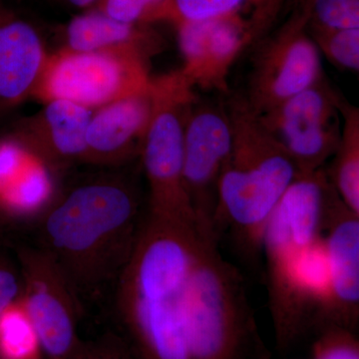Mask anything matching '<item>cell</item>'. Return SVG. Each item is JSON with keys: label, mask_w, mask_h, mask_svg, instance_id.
Returning a JSON list of instances; mask_svg holds the SVG:
<instances>
[{"label": "cell", "mask_w": 359, "mask_h": 359, "mask_svg": "<svg viewBox=\"0 0 359 359\" xmlns=\"http://www.w3.org/2000/svg\"><path fill=\"white\" fill-rule=\"evenodd\" d=\"M148 59L134 50L61 48L48 55L32 95L43 103L61 99L95 110L147 87Z\"/></svg>", "instance_id": "cell-6"}, {"label": "cell", "mask_w": 359, "mask_h": 359, "mask_svg": "<svg viewBox=\"0 0 359 359\" xmlns=\"http://www.w3.org/2000/svg\"><path fill=\"white\" fill-rule=\"evenodd\" d=\"M0 359H45L39 334L20 299L0 311Z\"/></svg>", "instance_id": "cell-19"}, {"label": "cell", "mask_w": 359, "mask_h": 359, "mask_svg": "<svg viewBox=\"0 0 359 359\" xmlns=\"http://www.w3.org/2000/svg\"><path fill=\"white\" fill-rule=\"evenodd\" d=\"M153 112L140 157L148 184L146 217L176 224H195L183 169L184 128L197 91L181 71L151 79Z\"/></svg>", "instance_id": "cell-5"}, {"label": "cell", "mask_w": 359, "mask_h": 359, "mask_svg": "<svg viewBox=\"0 0 359 359\" xmlns=\"http://www.w3.org/2000/svg\"><path fill=\"white\" fill-rule=\"evenodd\" d=\"M50 171V168L32 156L13 185L0 194V208L4 215L20 219L41 217L53 202Z\"/></svg>", "instance_id": "cell-18"}, {"label": "cell", "mask_w": 359, "mask_h": 359, "mask_svg": "<svg viewBox=\"0 0 359 359\" xmlns=\"http://www.w3.org/2000/svg\"><path fill=\"white\" fill-rule=\"evenodd\" d=\"M248 4L271 9L276 0H169L162 21H204L240 13Z\"/></svg>", "instance_id": "cell-20"}, {"label": "cell", "mask_w": 359, "mask_h": 359, "mask_svg": "<svg viewBox=\"0 0 359 359\" xmlns=\"http://www.w3.org/2000/svg\"><path fill=\"white\" fill-rule=\"evenodd\" d=\"M92 111L67 100L48 101L21 123L13 139L51 170L84 162Z\"/></svg>", "instance_id": "cell-14"}, {"label": "cell", "mask_w": 359, "mask_h": 359, "mask_svg": "<svg viewBox=\"0 0 359 359\" xmlns=\"http://www.w3.org/2000/svg\"><path fill=\"white\" fill-rule=\"evenodd\" d=\"M313 359H359V342L354 330L327 327L318 332Z\"/></svg>", "instance_id": "cell-24"}, {"label": "cell", "mask_w": 359, "mask_h": 359, "mask_svg": "<svg viewBox=\"0 0 359 359\" xmlns=\"http://www.w3.org/2000/svg\"><path fill=\"white\" fill-rule=\"evenodd\" d=\"M231 145L219 176L212 228L243 259L257 264L266 224L299 170L241 93L224 95Z\"/></svg>", "instance_id": "cell-4"}, {"label": "cell", "mask_w": 359, "mask_h": 359, "mask_svg": "<svg viewBox=\"0 0 359 359\" xmlns=\"http://www.w3.org/2000/svg\"><path fill=\"white\" fill-rule=\"evenodd\" d=\"M152 112L151 81L145 88L92 111L84 162L118 166L140 156Z\"/></svg>", "instance_id": "cell-13"}, {"label": "cell", "mask_w": 359, "mask_h": 359, "mask_svg": "<svg viewBox=\"0 0 359 359\" xmlns=\"http://www.w3.org/2000/svg\"><path fill=\"white\" fill-rule=\"evenodd\" d=\"M183 67L180 69L195 91L226 95L229 75L245 47L259 37L263 22L241 13L204 21L175 23Z\"/></svg>", "instance_id": "cell-11"}, {"label": "cell", "mask_w": 359, "mask_h": 359, "mask_svg": "<svg viewBox=\"0 0 359 359\" xmlns=\"http://www.w3.org/2000/svg\"><path fill=\"white\" fill-rule=\"evenodd\" d=\"M341 98L323 77L268 112L257 114L294 161L299 175L323 169L334 154L341 134Z\"/></svg>", "instance_id": "cell-7"}, {"label": "cell", "mask_w": 359, "mask_h": 359, "mask_svg": "<svg viewBox=\"0 0 359 359\" xmlns=\"http://www.w3.org/2000/svg\"><path fill=\"white\" fill-rule=\"evenodd\" d=\"M20 299L32 318L45 359H69L79 346L77 323L83 304L62 271L39 247H20Z\"/></svg>", "instance_id": "cell-9"}, {"label": "cell", "mask_w": 359, "mask_h": 359, "mask_svg": "<svg viewBox=\"0 0 359 359\" xmlns=\"http://www.w3.org/2000/svg\"><path fill=\"white\" fill-rule=\"evenodd\" d=\"M205 224L164 223L145 215L115 285L117 313L138 359H191L193 269Z\"/></svg>", "instance_id": "cell-1"}, {"label": "cell", "mask_w": 359, "mask_h": 359, "mask_svg": "<svg viewBox=\"0 0 359 359\" xmlns=\"http://www.w3.org/2000/svg\"><path fill=\"white\" fill-rule=\"evenodd\" d=\"M69 359H138L126 339L113 334L80 341Z\"/></svg>", "instance_id": "cell-25"}, {"label": "cell", "mask_w": 359, "mask_h": 359, "mask_svg": "<svg viewBox=\"0 0 359 359\" xmlns=\"http://www.w3.org/2000/svg\"><path fill=\"white\" fill-rule=\"evenodd\" d=\"M47 58L36 29L0 4V109L32 95Z\"/></svg>", "instance_id": "cell-15"}, {"label": "cell", "mask_w": 359, "mask_h": 359, "mask_svg": "<svg viewBox=\"0 0 359 359\" xmlns=\"http://www.w3.org/2000/svg\"><path fill=\"white\" fill-rule=\"evenodd\" d=\"M337 195L325 168L301 175L271 214L263 238L269 306L282 349L316 323L327 302L325 229Z\"/></svg>", "instance_id": "cell-3"}, {"label": "cell", "mask_w": 359, "mask_h": 359, "mask_svg": "<svg viewBox=\"0 0 359 359\" xmlns=\"http://www.w3.org/2000/svg\"><path fill=\"white\" fill-rule=\"evenodd\" d=\"M328 290L316 332L327 327L355 332L359 318V216L335 195L325 229Z\"/></svg>", "instance_id": "cell-12"}, {"label": "cell", "mask_w": 359, "mask_h": 359, "mask_svg": "<svg viewBox=\"0 0 359 359\" xmlns=\"http://www.w3.org/2000/svg\"><path fill=\"white\" fill-rule=\"evenodd\" d=\"M231 145L224 95L202 98L196 94L184 128L183 169L187 194L199 219L212 223L219 176Z\"/></svg>", "instance_id": "cell-10"}, {"label": "cell", "mask_w": 359, "mask_h": 359, "mask_svg": "<svg viewBox=\"0 0 359 359\" xmlns=\"http://www.w3.org/2000/svg\"><path fill=\"white\" fill-rule=\"evenodd\" d=\"M309 35L325 57L339 69L359 70V28L325 29L309 26Z\"/></svg>", "instance_id": "cell-21"}, {"label": "cell", "mask_w": 359, "mask_h": 359, "mask_svg": "<svg viewBox=\"0 0 359 359\" xmlns=\"http://www.w3.org/2000/svg\"><path fill=\"white\" fill-rule=\"evenodd\" d=\"M63 48L73 51L134 50L150 57L160 47V39L146 25H129L88 9L74 16L65 32Z\"/></svg>", "instance_id": "cell-16"}, {"label": "cell", "mask_w": 359, "mask_h": 359, "mask_svg": "<svg viewBox=\"0 0 359 359\" xmlns=\"http://www.w3.org/2000/svg\"><path fill=\"white\" fill-rule=\"evenodd\" d=\"M22 278L20 266L6 255L0 254V311L20 299Z\"/></svg>", "instance_id": "cell-27"}, {"label": "cell", "mask_w": 359, "mask_h": 359, "mask_svg": "<svg viewBox=\"0 0 359 359\" xmlns=\"http://www.w3.org/2000/svg\"><path fill=\"white\" fill-rule=\"evenodd\" d=\"M66 1L76 8L88 11V9L94 8L100 0H66Z\"/></svg>", "instance_id": "cell-28"}, {"label": "cell", "mask_w": 359, "mask_h": 359, "mask_svg": "<svg viewBox=\"0 0 359 359\" xmlns=\"http://www.w3.org/2000/svg\"><path fill=\"white\" fill-rule=\"evenodd\" d=\"M4 216H6V215H4V212H2L1 208H0V224H2V219H4Z\"/></svg>", "instance_id": "cell-29"}, {"label": "cell", "mask_w": 359, "mask_h": 359, "mask_svg": "<svg viewBox=\"0 0 359 359\" xmlns=\"http://www.w3.org/2000/svg\"><path fill=\"white\" fill-rule=\"evenodd\" d=\"M341 134L325 173L344 205L359 216V110L342 96Z\"/></svg>", "instance_id": "cell-17"}, {"label": "cell", "mask_w": 359, "mask_h": 359, "mask_svg": "<svg viewBox=\"0 0 359 359\" xmlns=\"http://www.w3.org/2000/svg\"><path fill=\"white\" fill-rule=\"evenodd\" d=\"M32 156L15 139L0 142V194L13 185Z\"/></svg>", "instance_id": "cell-26"}, {"label": "cell", "mask_w": 359, "mask_h": 359, "mask_svg": "<svg viewBox=\"0 0 359 359\" xmlns=\"http://www.w3.org/2000/svg\"><path fill=\"white\" fill-rule=\"evenodd\" d=\"M145 216L138 189L114 175L77 184L40 217L39 248L81 304L115 285L133 254Z\"/></svg>", "instance_id": "cell-2"}, {"label": "cell", "mask_w": 359, "mask_h": 359, "mask_svg": "<svg viewBox=\"0 0 359 359\" xmlns=\"http://www.w3.org/2000/svg\"><path fill=\"white\" fill-rule=\"evenodd\" d=\"M320 55L302 9L259 44L241 94L257 114L268 112L325 77Z\"/></svg>", "instance_id": "cell-8"}, {"label": "cell", "mask_w": 359, "mask_h": 359, "mask_svg": "<svg viewBox=\"0 0 359 359\" xmlns=\"http://www.w3.org/2000/svg\"><path fill=\"white\" fill-rule=\"evenodd\" d=\"M169 0H100L94 8L113 20L129 25L162 21Z\"/></svg>", "instance_id": "cell-23"}, {"label": "cell", "mask_w": 359, "mask_h": 359, "mask_svg": "<svg viewBox=\"0 0 359 359\" xmlns=\"http://www.w3.org/2000/svg\"><path fill=\"white\" fill-rule=\"evenodd\" d=\"M302 11L309 26L325 29L359 28V0H306Z\"/></svg>", "instance_id": "cell-22"}]
</instances>
